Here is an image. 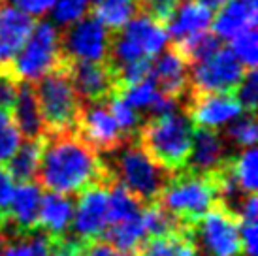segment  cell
I'll return each mask as SVG.
<instances>
[{"instance_id": "5", "label": "cell", "mask_w": 258, "mask_h": 256, "mask_svg": "<svg viewBox=\"0 0 258 256\" xmlns=\"http://www.w3.org/2000/svg\"><path fill=\"white\" fill-rule=\"evenodd\" d=\"M168 43V32L162 23L149 15L136 14L121 29L109 30L108 55L104 62L113 70L117 66L140 58H153Z\"/></svg>"}, {"instance_id": "39", "label": "cell", "mask_w": 258, "mask_h": 256, "mask_svg": "<svg viewBox=\"0 0 258 256\" xmlns=\"http://www.w3.org/2000/svg\"><path fill=\"white\" fill-rule=\"evenodd\" d=\"M6 222H8V215H6V211L0 207V230L6 226Z\"/></svg>"}, {"instance_id": "20", "label": "cell", "mask_w": 258, "mask_h": 256, "mask_svg": "<svg viewBox=\"0 0 258 256\" xmlns=\"http://www.w3.org/2000/svg\"><path fill=\"white\" fill-rule=\"evenodd\" d=\"M10 117L23 140H42L45 136V124H43L42 113L38 107L32 83L19 81L17 96L10 109Z\"/></svg>"}, {"instance_id": "28", "label": "cell", "mask_w": 258, "mask_h": 256, "mask_svg": "<svg viewBox=\"0 0 258 256\" xmlns=\"http://www.w3.org/2000/svg\"><path fill=\"white\" fill-rule=\"evenodd\" d=\"M256 149L254 147H247L243 153H239L237 157L232 160V168H234V175L239 188L247 194H254L258 185V173H256Z\"/></svg>"}, {"instance_id": "10", "label": "cell", "mask_w": 258, "mask_h": 256, "mask_svg": "<svg viewBox=\"0 0 258 256\" xmlns=\"http://www.w3.org/2000/svg\"><path fill=\"white\" fill-rule=\"evenodd\" d=\"M245 74L247 68L237 60L232 49L221 47L190 66L188 93H232Z\"/></svg>"}, {"instance_id": "23", "label": "cell", "mask_w": 258, "mask_h": 256, "mask_svg": "<svg viewBox=\"0 0 258 256\" xmlns=\"http://www.w3.org/2000/svg\"><path fill=\"white\" fill-rule=\"evenodd\" d=\"M53 237L36 228L30 232H17L6 226L0 230V256H47Z\"/></svg>"}, {"instance_id": "4", "label": "cell", "mask_w": 258, "mask_h": 256, "mask_svg": "<svg viewBox=\"0 0 258 256\" xmlns=\"http://www.w3.org/2000/svg\"><path fill=\"white\" fill-rule=\"evenodd\" d=\"M219 202V192L209 173H198L188 168L175 171L157 204L175 217L186 228H194Z\"/></svg>"}, {"instance_id": "9", "label": "cell", "mask_w": 258, "mask_h": 256, "mask_svg": "<svg viewBox=\"0 0 258 256\" xmlns=\"http://www.w3.org/2000/svg\"><path fill=\"white\" fill-rule=\"evenodd\" d=\"M74 130L98 155H111L128 140H132L119 126V122L109 107V98L81 102Z\"/></svg>"}, {"instance_id": "1", "label": "cell", "mask_w": 258, "mask_h": 256, "mask_svg": "<svg viewBox=\"0 0 258 256\" xmlns=\"http://www.w3.org/2000/svg\"><path fill=\"white\" fill-rule=\"evenodd\" d=\"M36 183L45 190L78 196L89 186L115 183L106 160L74 130L45 132Z\"/></svg>"}, {"instance_id": "30", "label": "cell", "mask_w": 258, "mask_h": 256, "mask_svg": "<svg viewBox=\"0 0 258 256\" xmlns=\"http://www.w3.org/2000/svg\"><path fill=\"white\" fill-rule=\"evenodd\" d=\"M91 0H55L49 8L51 23L57 27H68L70 23L78 21L81 15L87 14Z\"/></svg>"}, {"instance_id": "11", "label": "cell", "mask_w": 258, "mask_h": 256, "mask_svg": "<svg viewBox=\"0 0 258 256\" xmlns=\"http://www.w3.org/2000/svg\"><path fill=\"white\" fill-rule=\"evenodd\" d=\"M109 30L93 14L81 15L60 30V49L66 60H106Z\"/></svg>"}, {"instance_id": "36", "label": "cell", "mask_w": 258, "mask_h": 256, "mask_svg": "<svg viewBox=\"0 0 258 256\" xmlns=\"http://www.w3.org/2000/svg\"><path fill=\"white\" fill-rule=\"evenodd\" d=\"M8 2H12L14 6L23 10L25 14L32 15V17H38V15L47 14L55 0H8Z\"/></svg>"}, {"instance_id": "25", "label": "cell", "mask_w": 258, "mask_h": 256, "mask_svg": "<svg viewBox=\"0 0 258 256\" xmlns=\"http://www.w3.org/2000/svg\"><path fill=\"white\" fill-rule=\"evenodd\" d=\"M142 213H144V211H142ZM142 213L136 215V217H132V219H126V221L108 224L102 235H104L108 241L113 243L117 249H121L122 252L132 254L134 249L145 239V228H144Z\"/></svg>"}, {"instance_id": "27", "label": "cell", "mask_w": 258, "mask_h": 256, "mask_svg": "<svg viewBox=\"0 0 258 256\" xmlns=\"http://www.w3.org/2000/svg\"><path fill=\"white\" fill-rule=\"evenodd\" d=\"M222 138L226 143H232L237 149H247V147H254L256 143V115L252 111H243V115H236L226 130L222 132Z\"/></svg>"}, {"instance_id": "2", "label": "cell", "mask_w": 258, "mask_h": 256, "mask_svg": "<svg viewBox=\"0 0 258 256\" xmlns=\"http://www.w3.org/2000/svg\"><path fill=\"white\" fill-rule=\"evenodd\" d=\"M194 128L196 124L190 121L185 109H177L142 121L136 132V142L155 162L175 173L188 164Z\"/></svg>"}, {"instance_id": "18", "label": "cell", "mask_w": 258, "mask_h": 256, "mask_svg": "<svg viewBox=\"0 0 258 256\" xmlns=\"http://www.w3.org/2000/svg\"><path fill=\"white\" fill-rule=\"evenodd\" d=\"M40 204H42V186L36 181L17 183L14 188L12 202L6 209L8 226L17 232H30L38 228L40 217Z\"/></svg>"}, {"instance_id": "19", "label": "cell", "mask_w": 258, "mask_h": 256, "mask_svg": "<svg viewBox=\"0 0 258 256\" xmlns=\"http://www.w3.org/2000/svg\"><path fill=\"white\" fill-rule=\"evenodd\" d=\"M213 21V10L202 0H181L166 23V32L173 42H183L190 36L208 30Z\"/></svg>"}, {"instance_id": "16", "label": "cell", "mask_w": 258, "mask_h": 256, "mask_svg": "<svg viewBox=\"0 0 258 256\" xmlns=\"http://www.w3.org/2000/svg\"><path fill=\"white\" fill-rule=\"evenodd\" d=\"M64 66L81 102L104 100L113 94V76L104 60H66Z\"/></svg>"}, {"instance_id": "24", "label": "cell", "mask_w": 258, "mask_h": 256, "mask_svg": "<svg viewBox=\"0 0 258 256\" xmlns=\"http://www.w3.org/2000/svg\"><path fill=\"white\" fill-rule=\"evenodd\" d=\"M40 155H42V140H25L2 166L6 168L10 177L17 183L36 181Z\"/></svg>"}, {"instance_id": "22", "label": "cell", "mask_w": 258, "mask_h": 256, "mask_svg": "<svg viewBox=\"0 0 258 256\" xmlns=\"http://www.w3.org/2000/svg\"><path fill=\"white\" fill-rule=\"evenodd\" d=\"M74 207H76V196L47 190L45 194H42L38 228L49 234L51 237L66 235L72 224Z\"/></svg>"}, {"instance_id": "3", "label": "cell", "mask_w": 258, "mask_h": 256, "mask_svg": "<svg viewBox=\"0 0 258 256\" xmlns=\"http://www.w3.org/2000/svg\"><path fill=\"white\" fill-rule=\"evenodd\" d=\"M108 168L126 190L144 206L157 204L160 192L164 190L173 173L162 168L158 162L142 149V145L132 138L119 149L108 155Z\"/></svg>"}, {"instance_id": "35", "label": "cell", "mask_w": 258, "mask_h": 256, "mask_svg": "<svg viewBox=\"0 0 258 256\" xmlns=\"http://www.w3.org/2000/svg\"><path fill=\"white\" fill-rule=\"evenodd\" d=\"M19 79L10 72H0V109L10 111L14 106V100L17 96Z\"/></svg>"}, {"instance_id": "26", "label": "cell", "mask_w": 258, "mask_h": 256, "mask_svg": "<svg viewBox=\"0 0 258 256\" xmlns=\"http://www.w3.org/2000/svg\"><path fill=\"white\" fill-rule=\"evenodd\" d=\"M91 14L100 19L108 30L121 29L138 14L136 0H91Z\"/></svg>"}, {"instance_id": "34", "label": "cell", "mask_w": 258, "mask_h": 256, "mask_svg": "<svg viewBox=\"0 0 258 256\" xmlns=\"http://www.w3.org/2000/svg\"><path fill=\"white\" fill-rule=\"evenodd\" d=\"M79 256H132L128 252H122L117 249L113 243L108 241L104 235L98 237H89V239H79Z\"/></svg>"}, {"instance_id": "32", "label": "cell", "mask_w": 258, "mask_h": 256, "mask_svg": "<svg viewBox=\"0 0 258 256\" xmlns=\"http://www.w3.org/2000/svg\"><path fill=\"white\" fill-rule=\"evenodd\" d=\"M236 96L237 104L241 106L243 111H256V102H258V76L256 70H247L243 79L239 81V85L232 91Z\"/></svg>"}, {"instance_id": "12", "label": "cell", "mask_w": 258, "mask_h": 256, "mask_svg": "<svg viewBox=\"0 0 258 256\" xmlns=\"http://www.w3.org/2000/svg\"><path fill=\"white\" fill-rule=\"evenodd\" d=\"M109 219L108 186L94 185L76 196L72 230L76 239H89L104 234Z\"/></svg>"}, {"instance_id": "21", "label": "cell", "mask_w": 258, "mask_h": 256, "mask_svg": "<svg viewBox=\"0 0 258 256\" xmlns=\"http://www.w3.org/2000/svg\"><path fill=\"white\" fill-rule=\"evenodd\" d=\"M256 0H228L213 14V32L221 40H230L247 29L256 27Z\"/></svg>"}, {"instance_id": "13", "label": "cell", "mask_w": 258, "mask_h": 256, "mask_svg": "<svg viewBox=\"0 0 258 256\" xmlns=\"http://www.w3.org/2000/svg\"><path fill=\"white\" fill-rule=\"evenodd\" d=\"M183 109L196 126L208 128L222 126L243 111L234 93H188Z\"/></svg>"}, {"instance_id": "17", "label": "cell", "mask_w": 258, "mask_h": 256, "mask_svg": "<svg viewBox=\"0 0 258 256\" xmlns=\"http://www.w3.org/2000/svg\"><path fill=\"white\" fill-rule=\"evenodd\" d=\"M226 155V142L217 128L196 126L194 128L192 153L185 168L198 173H209L221 168L228 160Z\"/></svg>"}, {"instance_id": "8", "label": "cell", "mask_w": 258, "mask_h": 256, "mask_svg": "<svg viewBox=\"0 0 258 256\" xmlns=\"http://www.w3.org/2000/svg\"><path fill=\"white\" fill-rule=\"evenodd\" d=\"M239 217L217 202L192 230V241L202 256L239 254Z\"/></svg>"}, {"instance_id": "33", "label": "cell", "mask_w": 258, "mask_h": 256, "mask_svg": "<svg viewBox=\"0 0 258 256\" xmlns=\"http://www.w3.org/2000/svg\"><path fill=\"white\" fill-rule=\"evenodd\" d=\"M138 2V14L149 15L151 19L162 23L166 27L168 19L172 17L175 8L181 0H136Z\"/></svg>"}, {"instance_id": "31", "label": "cell", "mask_w": 258, "mask_h": 256, "mask_svg": "<svg viewBox=\"0 0 258 256\" xmlns=\"http://www.w3.org/2000/svg\"><path fill=\"white\" fill-rule=\"evenodd\" d=\"M19 143H21V136L10 117V111L0 109V164H4L14 155Z\"/></svg>"}, {"instance_id": "14", "label": "cell", "mask_w": 258, "mask_h": 256, "mask_svg": "<svg viewBox=\"0 0 258 256\" xmlns=\"http://www.w3.org/2000/svg\"><path fill=\"white\" fill-rule=\"evenodd\" d=\"M151 76L164 96L177 100L179 104L185 102L190 87V64L173 43L153 57Z\"/></svg>"}, {"instance_id": "38", "label": "cell", "mask_w": 258, "mask_h": 256, "mask_svg": "<svg viewBox=\"0 0 258 256\" xmlns=\"http://www.w3.org/2000/svg\"><path fill=\"white\" fill-rule=\"evenodd\" d=\"M206 6H209L211 10H215V8H221L222 4H226L228 0H202Z\"/></svg>"}, {"instance_id": "37", "label": "cell", "mask_w": 258, "mask_h": 256, "mask_svg": "<svg viewBox=\"0 0 258 256\" xmlns=\"http://www.w3.org/2000/svg\"><path fill=\"white\" fill-rule=\"evenodd\" d=\"M14 179L10 177V173L6 171V168L0 164V207L6 211L12 196H14Z\"/></svg>"}, {"instance_id": "29", "label": "cell", "mask_w": 258, "mask_h": 256, "mask_svg": "<svg viewBox=\"0 0 258 256\" xmlns=\"http://www.w3.org/2000/svg\"><path fill=\"white\" fill-rule=\"evenodd\" d=\"M230 49L237 57V60L243 64L247 70L256 68L258 62V38H256V27L247 29L243 32L230 38Z\"/></svg>"}, {"instance_id": "6", "label": "cell", "mask_w": 258, "mask_h": 256, "mask_svg": "<svg viewBox=\"0 0 258 256\" xmlns=\"http://www.w3.org/2000/svg\"><path fill=\"white\" fill-rule=\"evenodd\" d=\"M32 89L36 94L45 132L68 130L76 126L81 100L68 78L66 66L47 72L38 81H34Z\"/></svg>"}, {"instance_id": "15", "label": "cell", "mask_w": 258, "mask_h": 256, "mask_svg": "<svg viewBox=\"0 0 258 256\" xmlns=\"http://www.w3.org/2000/svg\"><path fill=\"white\" fill-rule=\"evenodd\" d=\"M32 27V15L8 0H0V72L12 74V62L27 42Z\"/></svg>"}, {"instance_id": "7", "label": "cell", "mask_w": 258, "mask_h": 256, "mask_svg": "<svg viewBox=\"0 0 258 256\" xmlns=\"http://www.w3.org/2000/svg\"><path fill=\"white\" fill-rule=\"evenodd\" d=\"M66 58L60 49V30L51 21H38L30 30L27 42L12 62V74L19 81L34 83L47 72L64 66Z\"/></svg>"}]
</instances>
